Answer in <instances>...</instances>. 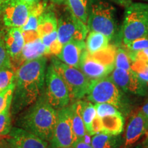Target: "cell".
I'll return each instance as SVG.
<instances>
[{
  "instance_id": "obj_37",
  "label": "cell",
  "mask_w": 148,
  "mask_h": 148,
  "mask_svg": "<svg viewBox=\"0 0 148 148\" xmlns=\"http://www.w3.org/2000/svg\"><path fill=\"white\" fill-rule=\"evenodd\" d=\"M112 1L116 3H119L120 5H128L130 3L132 2V0H112Z\"/></svg>"
},
{
  "instance_id": "obj_23",
  "label": "cell",
  "mask_w": 148,
  "mask_h": 148,
  "mask_svg": "<svg viewBox=\"0 0 148 148\" xmlns=\"http://www.w3.org/2000/svg\"><path fill=\"white\" fill-rule=\"evenodd\" d=\"M40 39L45 47V55L58 56L60 53L62 45L58 40L57 30L44 35Z\"/></svg>"
},
{
  "instance_id": "obj_22",
  "label": "cell",
  "mask_w": 148,
  "mask_h": 148,
  "mask_svg": "<svg viewBox=\"0 0 148 148\" xmlns=\"http://www.w3.org/2000/svg\"><path fill=\"white\" fill-rule=\"evenodd\" d=\"M109 39L101 33L90 31L86 39V49L88 53H95L108 47Z\"/></svg>"
},
{
  "instance_id": "obj_28",
  "label": "cell",
  "mask_w": 148,
  "mask_h": 148,
  "mask_svg": "<svg viewBox=\"0 0 148 148\" xmlns=\"http://www.w3.org/2000/svg\"><path fill=\"white\" fill-rule=\"evenodd\" d=\"M11 105L0 112V136H4L10 132V112Z\"/></svg>"
},
{
  "instance_id": "obj_6",
  "label": "cell",
  "mask_w": 148,
  "mask_h": 148,
  "mask_svg": "<svg viewBox=\"0 0 148 148\" xmlns=\"http://www.w3.org/2000/svg\"><path fill=\"white\" fill-rule=\"evenodd\" d=\"M51 64L67 86L71 100H79L86 95L91 80L80 70L55 58Z\"/></svg>"
},
{
  "instance_id": "obj_21",
  "label": "cell",
  "mask_w": 148,
  "mask_h": 148,
  "mask_svg": "<svg viewBox=\"0 0 148 148\" xmlns=\"http://www.w3.org/2000/svg\"><path fill=\"white\" fill-rule=\"evenodd\" d=\"M57 27L58 22L54 13L52 12H43L38 18L36 32L38 36L41 38L44 35L50 34L57 30Z\"/></svg>"
},
{
  "instance_id": "obj_34",
  "label": "cell",
  "mask_w": 148,
  "mask_h": 148,
  "mask_svg": "<svg viewBox=\"0 0 148 148\" xmlns=\"http://www.w3.org/2000/svg\"><path fill=\"white\" fill-rule=\"evenodd\" d=\"M128 52L132 61L139 60L148 62V48L143 49V50L136 51V52H131V51H128Z\"/></svg>"
},
{
  "instance_id": "obj_4",
  "label": "cell",
  "mask_w": 148,
  "mask_h": 148,
  "mask_svg": "<svg viewBox=\"0 0 148 148\" xmlns=\"http://www.w3.org/2000/svg\"><path fill=\"white\" fill-rule=\"evenodd\" d=\"M115 11V8L104 0H90L87 21L88 30L101 33L109 40L113 39L117 29Z\"/></svg>"
},
{
  "instance_id": "obj_40",
  "label": "cell",
  "mask_w": 148,
  "mask_h": 148,
  "mask_svg": "<svg viewBox=\"0 0 148 148\" xmlns=\"http://www.w3.org/2000/svg\"><path fill=\"white\" fill-rule=\"evenodd\" d=\"M146 134H147V138H146L145 145H146V148H148V131H147V132L146 133Z\"/></svg>"
},
{
  "instance_id": "obj_39",
  "label": "cell",
  "mask_w": 148,
  "mask_h": 148,
  "mask_svg": "<svg viewBox=\"0 0 148 148\" xmlns=\"http://www.w3.org/2000/svg\"><path fill=\"white\" fill-rule=\"evenodd\" d=\"M0 148H10L8 147L7 145H5V144H3L2 143H0Z\"/></svg>"
},
{
  "instance_id": "obj_31",
  "label": "cell",
  "mask_w": 148,
  "mask_h": 148,
  "mask_svg": "<svg viewBox=\"0 0 148 148\" xmlns=\"http://www.w3.org/2000/svg\"><path fill=\"white\" fill-rule=\"evenodd\" d=\"M95 108L97 116L99 118L111 114L121 113L116 107L108 103H97L95 104Z\"/></svg>"
},
{
  "instance_id": "obj_14",
  "label": "cell",
  "mask_w": 148,
  "mask_h": 148,
  "mask_svg": "<svg viewBox=\"0 0 148 148\" xmlns=\"http://www.w3.org/2000/svg\"><path fill=\"white\" fill-rule=\"evenodd\" d=\"M148 131V120L140 112H135L130 118L123 137L122 148L132 147Z\"/></svg>"
},
{
  "instance_id": "obj_2",
  "label": "cell",
  "mask_w": 148,
  "mask_h": 148,
  "mask_svg": "<svg viewBox=\"0 0 148 148\" xmlns=\"http://www.w3.org/2000/svg\"><path fill=\"white\" fill-rule=\"evenodd\" d=\"M57 121V112L49 105L45 96L39 97L24 114L21 126L47 142H50Z\"/></svg>"
},
{
  "instance_id": "obj_35",
  "label": "cell",
  "mask_w": 148,
  "mask_h": 148,
  "mask_svg": "<svg viewBox=\"0 0 148 148\" xmlns=\"http://www.w3.org/2000/svg\"><path fill=\"white\" fill-rule=\"evenodd\" d=\"M71 146L73 148H93L91 144L85 143L82 138L77 139Z\"/></svg>"
},
{
  "instance_id": "obj_41",
  "label": "cell",
  "mask_w": 148,
  "mask_h": 148,
  "mask_svg": "<svg viewBox=\"0 0 148 148\" xmlns=\"http://www.w3.org/2000/svg\"><path fill=\"white\" fill-rule=\"evenodd\" d=\"M5 0H0V11L1 10V7H2V3Z\"/></svg>"
},
{
  "instance_id": "obj_44",
  "label": "cell",
  "mask_w": 148,
  "mask_h": 148,
  "mask_svg": "<svg viewBox=\"0 0 148 148\" xmlns=\"http://www.w3.org/2000/svg\"><path fill=\"white\" fill-rule=\"evenodd\" d=\"M129 148H132V147H129Z\"/></svg>"
},
{
  "instance_id": "obj_11",
  "label": "cell",
  "mask_w": 148,
  "mask_h": 148,
  "mask_svg": "<svg viewBox=\"0 0 148 148\" xmlns=\"http://www.w3.org/2000/svg\"><path fill=\"white\" fill-rule=\"evenodd\" d=\"M32 7L22 0H5L1 10L4 24L9 27L21 28L26 23Z\"/></svg>"
},
{
  "instance_id": "obj_36",
  "label": "cell",
  "mask_w": 148,
  "mask_h": 148,
  "mask_svg": "<svg viewBox=\"0 0 148 148\" xmlns=\"http://www.w3.org/2000/svg\"><path fill=\"white\" fill-rule=\"evenodd\" d=\"M139 111L143 114V116H145L146 119L148 120V99H146V101L143 103V104L142 105Z\"/></svg>"
},
{
  "instance_id": "obj_20",
  "label": "cell",
  "mask_w": 148,
  "mask_h": 148,
  "mask_svg": "<svg viewBox=\"0 0 148 148\" xmlns=\"http://www.w3.org/2000/svg\"><path fill=\"white\" fill-rule=\"evenodd\" d=\"M70 107L71 109L72 124H73L74 133L77 139L82 138L84 135L88 133L86 132L82 116V101L80 99L75 101L70 105Z\"/></svg>"
},
{
  "instance_id": "obj_15",
  "label": "cell",
  "mask_w": 148,
  "mask_h": 148,
  "mask_svg": "<svg viewBox=\"0 0 148 148\" xmlns=\"http://www.w3.org/2000/svg\"><path fill=\"white\" fill-rule=\"evenodd\" d=\"M86 49L84 40H72L62 45V49L57 56L64 64L79 69Z\"/></svg>"
},
{
  "instance_id": "obj_42",
  "label": "cell",
  "mask_w": 148,
  "mask_h": 148,
  "mask_svg": "<svg viewBox=\"0 0 148 148\" xmlns=\"http://www.w3.org/2000/svg\"><path fill=\"white\" fill-rule=\"evenodd\" d=\"M60 148H73L72 147H60Z\"/></svg>"
},
{
  "instance_id": "obj_13",
  "label": "cell",
  "mask_w": 148,
  "mask_h": 148,
  "mask_svg": "<svg viewBox=\"0 0 148 148\" xmlns=\"http://www.w3.org/2000/svg\"><path fill=\"white\" fill-rule=\"evenodd\" d=\"M110 78L114 84L125 92L138 95H145L147 88L140 83L136 74L132 70H124L115 68L112 71Z\"/></svg>"
},
{
  "instance_id": "obj_10",
  "label": "cell",
  "mask_w": 148,
  "mask_h": 148,
  "mask_svg": "<svg viewBox=\"0 0 148 148\" xmlns=\"http://www.w3.org/2000/svg\"><path fill=\"white\" fill-rule=\"evenodd\" d=\"M85 25L71 12L61 16L58 22L57 33L62 45L72 40H84L88 32Z\"/></svg>"
},
{
  "instance_id": "obj_33",
  "label": "cell",
  "mask_w": 148,
  "mask_h": 148,
  "mask_svg": "<svg viewBox=\"0 0 148 148\" xmlns=\"http://www.w3.org/2000/svg\"><path fill=\"white\" fill-rule=\"evenodd\" d=\"M8 67H12L10 56L5 47L4 40L0 35V70Z\"/></svg>"
},
{
  "instance_id": "obj_19",
  "label": "cell",
  "mask_w": 148,
  "mask_h": 148,
  "mask_svg": "<svg viewBox=\"0 0 148 148\" xmlns=\"http://www.w3.org/2000/svg\"><path fill=\"white\" fill-rule=\"evenodd\" d=\"M123 140L120 135H110L100 132L91 138L93 148H122Z\"/></svg>"
},
{
  "instance_id": "obj_27",
  "label": "cell",
  "mask_w": 148,
  "mask_h": 148,
  "mask_svg": "<svg viewBox=\"0 0 148 148\" xmlns=\"http://www.w3.org/2000/svg\"><path fill=\"white\" fill-rule=\"evenodd\" d=\"M132 60L130 56L128 51L125 48L116 49L115 58H114V66L124 70H130Z\"/></svg>"
},
{
  "instance_id": "obj_38",
  "label": "cell",
  "mask_w": 148,
  "mask_h": 148,
  "mask_svg": "<svg viewBox=\"0 0 148 148\" xmlns=\"http://www.w3.org/2000/svg\"><path fill=\"white\" fill-rule=\"evenodd\" d=\"M22 1H23L24 2L27 3V4L30 5V6H33V5H36L39 2L40 0H22Z\"/></svg>"
},
{
  "instance_id": "obj_8",
  "label": "cell",
  "mask_w": 148,
  "mask_h": 148,
  "mask_svg": "<svg viewBox=\"0 0 148 148\" xmlns=\"http://www.w3.org/2000/svg\"><path fill=\"white\" fill-rule=\"evenodd\" d=\"M45 97L49 105L57 110L67 106L71 101L69 90L52 64L49 65L45 74Z\"/></svg>"
},
{
  "instance_id": "obj_16",
  "label": "cell",
  "mask_w": 148,
  "mask_h": 148,
  "mask_svg": "<svg viewBox=\"0 0 148 148\" xmlns=\"http://www.w3.org/2000/svg\"><path fill=\"white\" fill-rule=\"evenodd\" d=\"M4 42L10 56L11 66L13 69L25 44L21 29L18 27H10L5 35Z\"/></svg>"
},
{
  "instance_id": "obj_5",
  "label": "cell",
  "mask_w": 148,
  "mask_h": 148,
  "mask_svg": "<svg viewBox=\"0 0 148 148\" xmlns=\"http://www.w3.org/2000/svg\"><path fill=\"white\" fill-rule=\"evenodd\" d=\"M116 48L108 45L106 49L95 53L84 51L79 69L90 80L107 77L114 69Z\"/></svg>"
},
{
  "instance_id": "obj_12",
  "label": "cell",
  "mask_w": 148,
  "mask_h": 148,
  "mask_svg": "<svg viewBox=\"0 0 148 148\" xmlns=\"http://www.w3.org/2000/svg\"><path fill=\"white\" fill-rule=\"evenodd\" d=\"M0 143L10 148H49L47 141L26 130L17 127L11 129L8 134L0 136Z\"/></svg>"
},
{
  "instance_id": "obj_1",
  "label": "cell",
  "mask_w": 148,
  "mask_h": 148,
  "mask_svg": "<svg viewBox=\"0 0 148 148\" xmlns=\"http://www.w3.org/2000/svg\"><path fill=\"white\" fill-rule=\"evenodd\" d=\"M47 58L42 56L23 62L15 70L12 103V111L17 112L34 103L41 95L45 80Z\"/></svg>"
},
{
  "instance_id": "obj_24",
  "label": "cell",
  "mask_w": 148,
  "mask_h": 148,
  "mask_svg": "<svg viewBox=\"0 0 148 148\" xmlns=\"http://www.w3.org/2000/svg\"><path fill=\"white\" fill-rule=\"evenodd\" d=\"M70 11L85 25H87V0H67Z\"/></svg>"
},
{
  "instance_id": "obj_29",
  "label": "cell",
  "mask_w": 148,
  "mask_h": 148,
  "mask_svg": "<svg viewBox=\"0 0 148 148\" xmlns=\"http://www.w3.org/2000/svg\"><path fill=\"white\" fill-rule=\"evenodd\" d=\"M15 71L12 67L0 70V91L10 86L14 82Z\"/></svg>"
},
{
  "instance_id": "obj_25",
  "label": "cell",
  "mask_w": 148,
  "mask_h": 148,
  "mask_svg": "<svg viewBox=\"0 0 148 148\" xmlns=\"http://www.w3.org/2000/svg\"><path fill=\"white\" fill-rule=\"evenodd\" d=\"M131 70L136 74L140 83L148 88V62L139 60H133Z\"/></svg>"
},
{
  "instance_id": "obj_7",
  "label": "cell",
  "mask_w": 148,
  "mask_h": 148,
  "mask_svg": "<svg viewBox=\"0 0 148 148\" xmlns=\"http://www.w3.org/2000/svg\"><path fill=\"white\" fill-rule=\"evenodd\" d=\"M123 94L112 79L105 77L92 79L86 93V99L92 103H108L118 109L123 108Z\"/></svg>"
},
{
  "instance_id": "obj_17",
  "label": "cell",
  "mask_w": 148,
  "mask_h": 148,
  "mask_svg": "<svg viewBox=\"0 0 148 148\" xmlns=\"http://www.w3.org/2000/svg\"><path fill=\"white\" fill-rule=\"evenodd\" d=\"M43 55H45V47L40 37L31 41L25 42L21 55L13 69L15 71L23 62L38 58L43 56Z\"/></svg>"
},
{
  "instance_id": "obj_3",
  "label": "cell",
  "mask_w": 148,
  "mask_h": 148,
  "mask_svg": "<svg viewBox=\"0 0 148 148\" xmlns=\"http://www.w3.org/2000/svg\"><path fill=\"white\" fill-rule=\"evenodd\" d=\"M121 36L124 45L148 36V3L131 2L126 5Z\"/></svg>"
},
{
  "instance_id": "obj_26",
  "label": "cell",
  "mask_w": 148,
  "mask_h": 148,
  "mask_svg": "<svg viewBox=\"0 0 148 148\" xmlns=\"http://www.w3.org/2000/svg\"><path fill=\"white\" fill-rule=\"evenodd\" d=\"M97 116L95 105L88 101H82V116L86 132L89 134L90 126L93 119Z\"/></svg>"
},
{
  "instance_id": "obj_43",
  "label": "cell",
  "mask_w": 148,
  "mask_h": 148,
  "mask_svg": "<svg viewBox=\"0 0 148 148\" xmlns=\"http://www.w3.org/2000/svg\"><path fill=\"white\" fill-rule=\"evenodd\" d=\"M140 1H147V2H148V0H140Z\"/></svg>"
},
{
  "instance_id": "obj_9",
  "label": "cell",
  "mask_w": 148,
  "mask_h": 148,
  "mask_svg": "<svg viewBox=\"0 0 148 148\" xmlns=\"http://www.w3.org/2000/svg\"><path fill=\"white\" fill-rule=\"evenodd\" d=\"M76 139L72 124L71 107L67 106L59 109L56 124L50 140L51 148L71 147Z\"/></svg>"
},
{
  "instance_id": "obj_32",
  "label": "cell",
  "mask_w": 148,
  "mask_h": 148,
  "mask_svg": "<svg viewBox=\"0 0 148 148\" xmlns=\"http://www.w3.org/2000/svg\"><path fill=\"white\" fill-rule=\"evenodd\" d=\"M125 49L131 52L143 50L148 48V36L137 38L125 45Z\"/></svg>"
},
{
  "instance_id": "obj_30",
  "label": "cell",
  "mask_w": 148,
  "mask_h": 148,
  "mask_svg": "<svg viewBox=\"0 0 148 148\" xmlns=\"http://www.w3.org/2000/svg\"><path fill=\"white\" fill-rule=\"evenodd\" d=\"M15 84L14 82L6 88L0 91V112L12 103Z\"/></svg>"
},
{
  "instance_id": "obj_18",
  "label": "cell",
  "mask_w": 148,
  "mask_h": 148,
  "mask_svg": "<svg viewBox=\"0 0 148 148\" xmlns=\"http://www.w3.org/2000/svg\"><path fill=\"white\" fill-rule=\"evenodd\" d=\"M101 132L110 135H120L124 127V117L121 113L111 114L100 118Z\"/></svg>"
}]
</instances>
